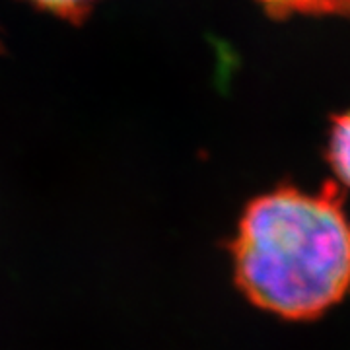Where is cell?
Listing matches in <instances>:
<instances>
[{
  "mask_svg": "<svg viewBox=\"0 0 350 350\" xmlns=\"http://www.w3.org/2000/svg\"><path fill=\"white\" fill-rule=\"evenodd\" d=\"M234 276L255 306L312 319L350 290V218L333 185L280 187L251 200L232 243Z\"/></svg>",
  "mask_w": 350,
  "mask_h": 350,
  "instance_id": "1",
  "label": "cell"
},
{
  "mask_svg": "<svg viewBox=\"0 0 350 350\" xmlns=\"http://www.w3.org/2000/svg\"><path fill=\"white\" fill-rule=\"evenodd\" d=\"M36 8L61 16L66 20H80L88 14L100 0H27Z\"/></svg>",
  "mask_w": 350,
  "mask_h": 350,
  "instance_id": "4",
  "label": "cell"
},
{
  "mask_svg": "<svg viewBox=\"0 0 350 350\" xmlns=\"http://www.w3.org/2000/svg\"><path fill=\"white\" fill-rule=\"evenodd\" d=\"M276 16L286 14H335L350 16V0H259Z\"/></svg>",
  "mask_w": 350,
  "mask_h": 350,
  "instance_id": "3",
  "label": "cell"
},
{
  "mask_svg": "<svg viewBox=\"0 0 350 350\" xmlns=\"http://www.w3.org/2000/svg\"><path fill=\"white\" fill-rule=\"evenodd\" d=\"M327 156L340 181L350 187V111L338 115L331 126Z\"/></svg>",
  "mask_w": 350,
  "mask_h": 350,
  "instance_id": "2",
  "label": "cell"
}]
</instances>
